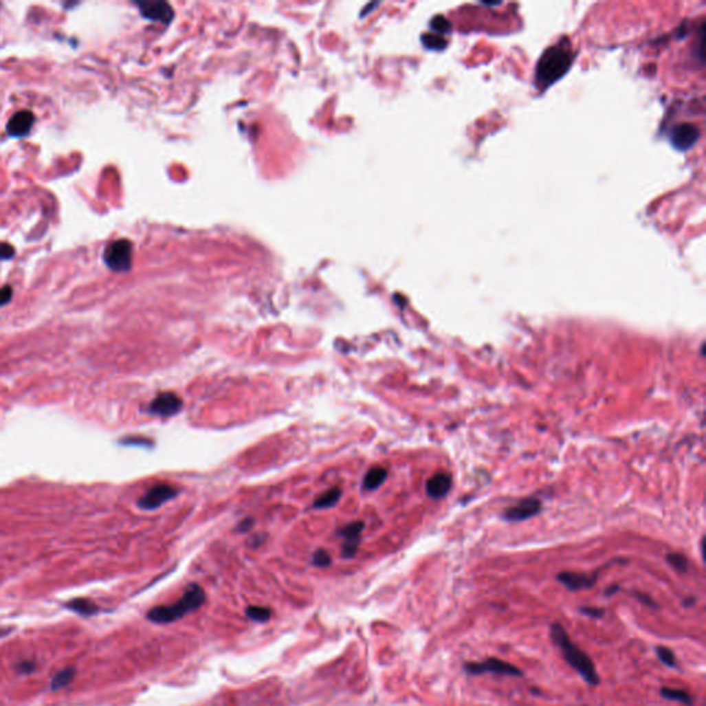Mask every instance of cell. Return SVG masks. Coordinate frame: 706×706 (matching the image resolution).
Here are the masks:
<instances>
[{"label": "cell", "instance_id": "1f68e13d", "mask_svg": "<svg viewBox=\"0 0 706 706\" xmlns=\"http://www.w3.org/2000/svg\"><path fill=\"white\" fill-rule=\"evenodd\" d=\"M618 589H619V586H617V585L611 586L608 591H606V596H611V595H613V593H615Z\"/></svg>", "mask_w": 706, "mask_h": 706}, {"label": "cell", "instance_id": "277c9868", "mask_svg": "<svg viewBox=\"0 0 706 706\" xmlns=\"http://www.w3.org/2000/svg\"><path fill=\"white\" fill-rule=\"evenodd\" d=\"M104 261L107 267L115 272H127L133 261L131 243L126 239L111 243L104 253Z\"/></svg>", "mask_w": 706, "mask_h": 706}, {"label": "cell", "instance_id": "2e32d148", "mask_svg": "<svg viewBox=\"0 0 706 706\" xmlns=\"http://www.w3.org/2000/svg\"><path fill=\"white\" fill-rule=\"evenodd\" d=\"M341 496H342V492L341 489L338 487H333L330 490H327L326 493H323L320 497H318L313 503V507L318 508V509H327V508H333L338 504V501L341 500Z\"/></svg>", "mask_w": 706, "mask_h": 706}, {"label": "cell", "instance_id": "9a60e30c", "mask_svg": "<svg viewBox=\"0 0 706 706\" xmlns=\"http://www.w3.org/2000/svg\"><path fill=\"white\" fill-rule=\"evenodd\" d=\"M388 478V470L382 466H374L366 474L363 479V489L366 492L377 490Z\"/></svg>", "mask_w": 706, "mask_h": 706}, {"label": "cell", "instance_id": "6da1fadb", "mask_svg": "<svg viewBox=\"0 0 706 706\" xmlns=\"http://www.w3.org/2000/svg\"><path fill=\"white\" fill-rule=\"evenodd\" d=\"M551 637L553 643L560 648L567 663L573 666L589 685H597L600 683L599 674L592 659L588 657V654H585L571 641L566 629L562 625H551Z\"/></svg>", "mask_w": 706, "mask_h": 706}, {"label": "cell", "instance_id": "4fadbf2b", "mask_svg": "<svg viewBox=\"0 0 706 706\" xmlns=\"http://www.w3.org/2000/svg\"><path fill=\"white\" fill-rule=\"evenodd\" d=\"M452 486V479L448 474L439 472L429 478L426 482V493L433 500H440L448 494Z\"/></svg>", "mask_w": 706, "mask_h": 706}, {"label": "cell", "instance_id": "7a4b0ae2", "mask_svg": "<svg viewBox=\"0 0 706 706\" xmlns=\"http://www.w3.org/2000/svg\"><path fill=\"white\" fill-rule=\"evenodd\" d=\"M204 602H206L204 591L199 585L192 584L185 589L181 599H178L177 602H174L171 604L157 606V607L152 608L146 614V618L155 624H170V622L178 621V619L184 618L185 615L196 611Z\"/></svg>", "mask_w": 706, "mask_h": 706}, {"label": "cell", "instance_id": "ac0fdd59", "mask_svg": "<svg viewBox=\"0 0 706 706\" xmlns=\"http://www.w3.org/2000/svg\"><path fill=\"white\" fill-rule=\"evenodd\" d=\"M76 674V669L75 668H64L63 670H60L53 679H52V690L53 691H57V690H61L64 687H67L75 677Z\"/></svg>", "mask_w": 706, "mask_h": 706}, {"label": "cell", "instance_id": "3957f363", "mask_svg": "<svg viewBox=\"0 0 706 706\" xmlns=\"http://www.w3.org/2000/svg\"><path fill=\"white\" fill-rule=\"evenodd\" d=\"M571 64L573 53L569 45H563L562 42L549 47L541 56L536 69V79L542 87H547L562 79L571 68Z\"/></svg>", "mask_w": 706, "mask_h": 706}, {"label": "cell", "instance_id": "603a6c76", "mask_svg": "<svg viewBox=\"0 0 706 706\" xmlns=\"http://www.w3.org/2000/svg\"><path fill=\"white\" fill-rule=\"evenodd\" d=\"M666 560H668V563H669V564H670L676 571H679V573H684V571H687V564H688V563H687L685 556H683L681 553H669V555L666 556Z\"/></svg>", "mask_w": 706, "mask_h": 706}, {"label": "cell", "instance_id": "7c38bea8", "mask_svg": "<svg viewBox=\"0 0 706 706\" xmlns=\"http://www.w3.org/2000/svg\"><path fill=\"white\" fill-rule=\"evenodd\" d=\"M138 8L141 14L152 21L168 23L173 19V9L166 2H142Z\"/></svg>", "mask_w": 706, "mask_h": 706}, {"label": "cell", "instance_id": "8992f818", "mask_svg": "<svg viewBox=\"0 0 706 706\" xmlns=\"http://www.w3.org/2000/svg\"><path fill=\"white\" fill-rule=\"evenodd\" d=\"M178 496V490L168 485H157L149 489L140 500L138 507L145 511H153L160 508L170 500H174Z\"/></svg>", "mask_w": 706, "mask_h": 706}, {"label": "cell", "instance_id": "52a82bcc", "mask_svg": "<svg viewBox=\"0 0 706 706\" xmlns=\"http://www.w3.org/2000/svg\"><path fill=\"white\" fill-rule=\"evenodd\" d=\"M182 400L173 392L159 393L151 403L149 411L159 417H171L181 411Z\"/></svg>", "mask_w": 706, "mask_h": 706}, {"label": "cell", "instance_id": "e0dca14e", "mask_svg": "<svg viewBox=\"0 0 706 706\" xmlns=\"http://www.w3.org/2000/svg\"><path fill=\"white\" fill-rule=\"evenodd\" d=\"M67 608L83 617H91L98 613V607L89 599H74L67 604Z\"/></svg>", "mask_w": 706, "mask_h": 706}, {"label": "cell", "instance_id": "4316f807", "mask_svg": "<svg viewBox=\"0 0 706 706\" xmlns=\"http://www.w3.org/2000/svg\"><path fill=\"white\" fill-rule=\"evenodd\" d=\"M13 297V289L10 286H5L3 289H0V307L2 305H6Z\"/></svg>", "mask_w": 706, "mask_h": 706}, {"label": "cell", "instance_id": "5b68a950", "mask_svg": "<svg viewBox=\"0 0 706 706\" xmlns=\"http://www.w3.org/2000/svg\"><path fill=\"white\" fill-rule=\"evenodd\" d=\"M463 669L467 674H472V676H479L486 672H492V673L503 674V676H512V677L523 676V673L519 668H516L515 665L508 663L500 658H487L483 662H469L463 666Z\"/></svg>", "mask_w": 706, "mask_h": 706}, {"label": "cell", "instance_id": "44dd1931", "mask_svg": "<svg viewBox=\"0 0 706 706\" xmlns=\"http://www.w3.org/2000/svg\"><path fill=\"white\" fill-rule=\"evenodd\" d=\"M422 43L425 47L430 49V50H441L445 47L447 42L443 36L440 35H436V34H426L422 36Z\"/></svg>", "mask_w": 706, "mask_h": 706}, {"label": "cell", "instance_id": "5bb4252c", "mask_svg": "<svg viewBox=\"0 0 706 706\" xmlns=\"http://www.w3.org/2000/svg\"><path fill=\"white\" fill-rule=\"evenodd\" d=\"M34 113L30 111L17 112L8 123V133L13 137H23L30 133L34 124Z\"/></svg>", "mask_w": 706, "mask_h": 706}, {"label": "cell", "instance_id": "8fae6325", "mask_svg": "<svg viewBox=\"0 0 706 706\" xmlns=\"http://www.w3.org/2000/svg\"><path fill=\"white\" fill-rule=\"evenodd\" d=\"M558 581L563 584L570 591H581V589H589L595 585L597 581V574L588 575L581 573H571V571H563L558 574Z\"/></svg>", "mask_w": 706, "mask_h": 706}, {"label": "cell", "instance_id": "484cf974", "mask_svg": "<svg viewBox=\"0 0 706 706\" xmlns=\"http://www.w3.org/2000/svg\"><path fill=\"white\" fill-rule=\"evenodd\" d=\"M580 613H582L591 618H602L606 614L604 608H600V607H581Z\"/></svg>", "mask_w": 706, "mask_h": 706}, {"label": "cell", "instance_id": "d6a6232c", "mask_svg": "<svg viewBox=\"0 0 706 706\" xmlns=\"http://www.w3.org/2000/svg\"><path fill=\"white\" fill-rule=\"evenodd\" d=\"M694 603H695V599H694V597H690V599H687V600H684V602H683V606L690 607V606H691V604H694Z\"/></svg>", "mask_w": 706, "mask_h": 706}, {"label": "cell", "instance_id": "83f0119b", "mask_svg": "<svg viewBox=\"0 0 706 706\" xmlns=\"http://www.w3.org/2000/svg\"><path fill=\"white\" fill-rule=\"evenodd\" d=\"M14 249L9 245H0V260H8L13 257Z\"/></svg>", "mask_w": 706, "mask_h": 706}, {"label": "cell", "instance_id": "ba28073f", "mask_svg": "<svg viewBox=\"0 0 706 706\" xmlns=\"http://www.w3.org/2000/svg\"><path fill=\"white\" fill-rule=\"evenodd\" d=\"M542 505L536 498H526L519 501L516 505L505 509L504 519L509 522H522L534 518L540 514Z\"/></svg>", "mask_w": 706, "mask_h": 706}, {"label": "cell", "instance_id": "7402d4cb", "mask_svg": "<svg viewBox=\"0 0 706 706\" xmlns=\"http://www.w3.org/2000/svg\"><path fill=\"white\" fill-rule=\"evenodd\" d=\"M655 651H657V657L659 658V661H661L663 665H666V666H669V668H674V666H676V657H674V654H673V651H672L670 648H668V647H662V646H658V647L655 648Z\"/></svg>", "mask_w": 706, "mask_h": 706}, {"label": "cell", "instance_id": "ffe728a7", "mask_svg": "<svg viewBox=\"0 0 706 706\" xmlns=\"http://www.w3.org/2000/svg\"><path fill=\"white\" fill-rule=\"evenodd\" d=\"M246 615L249 619L254 622H267L272 617V610L267 607H258V606H250L246 610Z\"/></svg>", "mask_w": 706, "mask_h": 706}, {"label": "cell", "instance_id": "30bf717a", "mask_svg": "<svg viewBox=\"0 0 706 706\" xmlns=\"http://www.w3.org/2000/svg\"><path fill=\"white\" fill-rule=\"evenodd\" d=\"M364 530V523L363 522H353V523H349L346 525L345 527H342L338 534L340 537L344 540V544H342V555L344 558H352L356 551H357V547L360 544V538H362V533Z\"/></svg>", "mask_w": 706, "mask_h": 706}, {"label": "cell", "instance_id": "9c48e42d", "mask_svg": "<svg viewBox=\"0 0 706 706\" xmlns=\"http://www.w3.org/2000/svg\"><path fill=\"white\" fill-rule=\"evenodd\" d=\"M699 140V130L691 123H681L672 130L670 141L679 151L691 149Z\"/></svg>", "mask_w": 706, "mask_h": 706}, {"label": "cell", "instance_id": "f546056e", "mask_svg": "<svg viewBox=\"0 0 706 706\" xmlns=\"http://www.w3.org/2000/svg\"><path fill=\"white\" fill-rule=\"evenodd\" d=\"M34 669H35V665H34L32 662H28V661L23 662V663L19 666V670H20V672H23V673H30V672H32Z\"/></svg>", "mask_w": 706, "mask_h": 706}, {"label": "cell", "instance_id": "4dcf8cb0", "mask_svg": "<svg viewBox=\"0 0 706 706\" xmlns=\"http://www.w3.org/2000/svg\"><path fill=\"white\" fill-rule=\"evenodd\" d=\"M252 526H253V520L252 519H246V520L239 523L238 529H239V531H247V530L252 529Z\"/></svg>", "mask_w": 706, "mask_h": 706}, {"label": "cell", "instance_id": "d4e9b609", "mask_svg": "<svg viewBox=\"0 0 706 706\" xmlns=\"http://www.w3.org/2000/svg\"><path fill=\"white\" fill-rule=\"evenodd\" d=\"M312 563L316 566V567H327L331 564V556L329 552L323 551V549H319L318 552H315L313 558H312Z\"/></svg>", "mask_w": 706, "mask_h": 706}, {"label": "cell", "instance_id": "f1b7e54d", "mask_svg": "<svg viewBox=\"0 0 706 706\" xmlns=\"http://www.w3.org/2000/svg\"><path fill=\"white\" fill-rule=\"evenodd\" d=\"M636 597L646 606H652V607H657V604L652 602V599H650L648 596L643 595V593H636Z\"/></svg>", "mask_w": 706, "mask_h": 706}, {"label": "cell", "instance_id": "d6986e66", "mask_svg": "<svg viewBox=\"0 0 706 706\" xmlns=\"http://www.w3.org/2000/svg\"><path fill=\"white\" fill-rule=\"evenodd\" d=\"M661 695L666 699H670V701H676V702H680V703H684V705H692V698L690 696V694L684 690H680V688H669V687H662L661 688Z\"/></svg>", "mask_w": 706, "mask_h": 706}, {"label": "cell", "instance_id": "cb8c5ba5", "mask_svg": "<svg viewBox=\"0 0 706 706\" xmlns=\"http://www.w3.org/2000/svg\"><path fill=\"white\" fill-rule=\"evenodd\" d=\"M430 28H432V31H433L436 35H440V36H441V35L447 34V32L450 31V28H451V27H450V23H448L444 17L437 16V17H434V19L430 21Z\"/></svg>", "mask_w": 706, "mask_h": 706}]
</instances>
